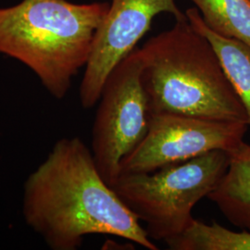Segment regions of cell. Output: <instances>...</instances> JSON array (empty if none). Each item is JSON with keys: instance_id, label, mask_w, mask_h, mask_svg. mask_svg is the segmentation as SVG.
<instances>
[{"instance_id": "obj_1", "label": "cell", "mask_w": 250, "mask_h": 250, "mask_svg": "<svg viewBox=\"0 0 250 250\" xmlns=\"http://www.w3.org/2000/svg\"><path fill=\"white\" fill-rule=\"evenodd\" d=\"M27 225L52 250H76L90 234H109L149 250L159 248L101 175L79 137L54 145L23 188Z\"/></svg>"}, {"instance_id": "obj_2", "label": "cell", "mask_w": 250, "mask_h": 250, "mask_svg": "<svg viewBox=\"0 0 250 250\" xmlns=\"http://www.w3.org/2000/svg\"><path fill=\"white\" fill-rule=\"evenodd\" d=\"M139 48L151 114L248 124L246 109L214 48L192 27L186 13Z\"/></svg>"}, {"instance_id": "obj_3", "label": "cell", "mask_w": 250, "mask_h": 250, "mask_svg": "<svg viewBox=\"0 0 250 250\" xmlns=\"http://www.w3.org/2000/svg\"><path fill=\"white\" fill-rule=\"evenodd\" d=\"M107 2L22 0L0 8V54L24 64L55 99L68 94L89 60Z\"/></svg>"}, {"instance_id": "obj_4", "label": "cell", "mask_w": 250, "mask_h": 250, "mask_svg": "<svg viewBox=\"0 0 250 250\" xmlns=\"http://www.w3.org/2000/svg\"><path fill=\"white\" fill-rule=\"evenodd\" d=\"M229 153L212 150L147 173L121 174L111 188L140 222L151 240L166 242L195 219V206L218 186Z\"/></svg>"}, {"instance_id": "obj_5", "label": "cell", "mask_w": 250, "mask_h": 250, "mask_svg": "<svg viewBox=\"0 0 250 250\" xmlns=\"http://www.w3.org/2000/svg\"><path fill=\"white\" fill-rule=\"evenodd\" d=\"M140 48L134 50L109 73L99 99L92 131V153L103 178L112 187L120 164L144 139L150 109L142 82Z\"/></svg>"}, {"instance_id": "obj_6", "label": "cell", "mask_w": 250, "mask_h": 250, "mask_svg": "<svg viewBox=\"0 0 250 250\" xmlns=\"http://www.w3.org/2000/svg\"><path fill=\"white\" fill-rule=\"evenodd\" d=\"M248 129L243 122L151 114L147 133L121 161L119 175L152 172L212 150L232 151L244 141Z\"/></svg>"}, {"instance_id": "obj_7", "label": "cell", "mask_w": 250, "mask_h": 250, "mask_svg": "<svg viewBox=\"0 0 250 250\" xmlns=\"http://www.w3.org/2000/svg\"><path fill=\"white\" fill-rule=\"evenodd\" d=\"M161 13L175 20L185 16L174 0H111L84 67L79 90L82 107L98 104L109 73L134 50Z\"/></svg>"}, {"instance_id": "obj_8", "label": "cell", "mask_w": 250, "mask_h": 250, "mask_svg": "<svg viewBox=\"0 0 250 250\" xmlns=\"http://www.w3.org/2000/svg\"><path fill=\"white\" fill-rule=\"evenodd\" d=\"M229 153V165L209 198L234 226L250 232V145Z\"/></svg>"}, {"instance_id": "obj_9", "label": "cell", "mask_w": 250, "mask_h": 250, "mask_svg": "<svg viewBox=\"0 0 250 250\" xmlns=\"http://www.w3.org/2000/svg\"><path fill=\"white\" fill-rule=\"evenodd\" d=\"M192 27L205 36L214 48L224 72L230 81L248 115L250 126V46L241 41L220 36L206 25L197 8L187 9Z\"/></svg>"}, {"instance_id": "obj_10", "label": "cell", "mask_w": 250, "mask_h": 250, "mask_svg": "<svg viewBox=\"0 0 250 250\" xmlns=\"http://www.w3.org/2000/svg\"><path fill=\"white\" fill-rule=\"evenodd\" d=\"M206 25L250 46V0H190Z\"/></svg>"}, {"instance_id": "obj_11", "label": "cell", "mask_w": 250, "mask_h": 250, "mask_svg": "<svg viewBox=\"0 0 250 250\" xmlns=\"http://www.w3.org/2000/svg\"><path fill=\"white\" fill-rule=\"evenodd\" d=\"M165 243L172 250H250V232H234L218 223L194 219L184 232Z\"/></svg>"}]
</instances>
